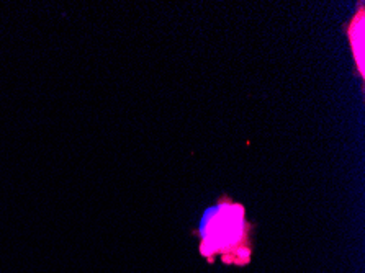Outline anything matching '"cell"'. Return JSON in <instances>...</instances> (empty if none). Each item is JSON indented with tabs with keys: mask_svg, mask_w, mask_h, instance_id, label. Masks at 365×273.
Listing matches in <instances>:
<instances>
[{
	"mask_svg": "<svg viewBox=\"0 0 365 273\" xmlns=\"http://www.w3.org/2000/svg\"><path fill=\"white\" fill-rule=\"evenodd\" d=\"M349 36H351L352 51L359 64V71H361V74L364 76V12L362 10L359 12L357 19L352 20L351 28H349Z\"/></svg>",
	"mask_w": 365,
	"mask_h": 273,
	"instance_id": "cell-2",
	"label": "cell"
},
{
	"mask_svg": "<svg viewBox=\"0 0 365 273\" xmlns=\"http://www.w3.org/2000/svg\"><path fill=\"white\" fill-rule=\"evenodd\" d=\"M246 241L245 210L240 205H226L205 221L200 252L210 262H213L215 255L221 254L228 264L246 265L251 259V249Z\"/></svg>",
	"mask_w": 365,
	"mask_h": 273,
	"instance_id": "cell-1",
	"label": "cell"
}]
</instances>
